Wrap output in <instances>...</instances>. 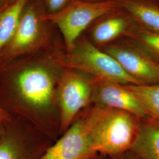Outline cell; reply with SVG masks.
I'll return each mask as SVG.
<instances>
[{
  "mask_svg": "<svg viewBox=\"0 0 159 159\" xmlns=\"http://www.w3.org/2000/svg\"><path fill=\"white\" fill-rule=\"evenodd\" d=\"M44 61H29L18 65L11 73L12 89L18 102L33 114L48 111L56 100L54 66Z\"/></svg>",
  "mask_w": 159,
  "mask_h": 159,
  "instance_id": "1",
  "label": "cell"
},
{
  "mask_svg": "<svg viewBox=\"0 0 159 159\" xmlns=\"http://www.w3.org/2000/svg\"><path fill=\"white\" fill-rule=\"evenodd\" d=\"M52 60L58 67L78 70L98 79L124 85L140 84L113 57L85 38L79 39L71 51L54 55Z\"/></svg>",
  "mask_w": 159,
  "mask_h": 159,
  "instance_id": "2",
  "label": "cell"
},
{
  "mask_svg": "<svg viewBox=\"0 0 159 159\" xmlns=\"http://www.w3.org/2000/svg\"><path fill=\"white\" fill-rule=\"evenodd\" d=\"M141 120L125 111L105 108L91 128L93 148L97 153L117 156L130 151Z\"/></svg>",
  "mask_w": 159,
  "mask_h": 159,
  "instance_id": "3",
  "label": "cell"
},
{
  "mask_svg": "<svg viewBox=\"0 0 159 159\" xmlns=\"http://www.w3.org/2000/svg\"><path fill=\"white\" fill-rule=\"evenodd\" d=\"M119 8L117 0H73L65 8L56 13H43V18L47 23H52L57 26L63 35L67 52H68L74 48L80 35L90 24Z\"/></svg>",
  "mask_w": 159,
  "mask_h": 159,
  "instance_id": "4",
  "label": "cell"
},
{
  "mask_svg": "<svg viewBox=\"0 0 159 159\" xmlns=\"http://www.w3.org/2000/svg\"><path fill=\"white\" fill-rule=\"evenodd\" d=\"M106 107L95 106L74 120L57 142L40 159H92L97 153L91 141L92 126Z\"/></svg>",
  "mask_w": 159,
  "mask_h": 159,
  "instance_id": "5",
  "label": "cell"
},
{
  "mask_svg": "<svg viewBox=\"0 0 159 159\" xmlns=\"http://www.w3.org/2000/svg\"><path fill=\"white\" fill-rule=\"evenodd\" d=\"M93 91V77L78 70L64 68L58 79L56 90L60 132L67 130L80 111L92 102Z\"/></svg>",
  "mask_w": 159,
  "mask_h": 159,
  "instance_id": "6",
  "label": "cell"
},
{
  "mask_svg": "<svg viewBox=\"0 0 159 159\" xmlns=\"http://www.w3.org/2000/svg\"><path fill=\"white\" fill-rule=\"evenodd\" d=\"M47 23L43 13L30 1L11 40L0 55L1 61L8 62L40 49L48 39Z\"/></svg>",
  "mask_w": 159,
  "mask_h": 159,
  "instance_id": "7",
  "label": "cell"
},
{
  "mask_svg": "<svg viewBox=\"0 0 159 159\" xmlns=\"http://www.w3.org/2000/svg\"><path fill=\"white\" fill-rule=\"evenodd\" d=\"M118 62L128 74L140 84L159 83V63L129 39L127 42L113 43L102 48Z\"/></svg>",
  "mask_w": 159,
  "mask_h": 159,
  "instance_id": "8",
  "label": "cell"
},
{
  "mask_svg": "<svg viewBox=\"0 0 159 159\" xmlns=\"http://www.w3.org/2000/svg\"><path fill=\"white\" fill-rule=\"evenodd\" d=\"M92 102L98 106L130 113L140 119L148 118L134 93L125 85L93 77Z\"/></svg>",
  "mask_w": 159,
  "mask_h": 159,
  "instance_id": "9",
  "label": "cell"
},
{
  "mask_svg": "<svg viewBox=\"0 0 159 159\" xmlns=\"http://www.w3.org/2000/svg\"><path fill=\"white\" fill-rule=\"evenodd\" d=\"M90 30L91 42L96 46H107L128 35L137 24L130 16L119 8L100 18Z\"/></svg>",
  "mask_w": 159,
  "mask_h": 159,
  "instance_id": "10",
  "label": "cell"
},
{
  "mask_svg": "<svg viewBox=\"0 0 159 159\" xmlns=\"http://www.w3.org/2000/svg\"><path fill=\"white\" fill-rule=\"evenodd\" d=\"M120 8L127 12L137 26L159 35V0H117Z\"/></svg>",
  "mask_w": 159,
  "mask_h": 159,
  "instance_id": "11",
  "label": "cell"
},
{
  "mask_svg": "<svg viewBox=\"0 0 159 159\" xmlns=\"http://www.w3.org/2000/svg\"><path fill=\"white\" fill-rule=\"evenodd\" d=\"M130 151L141 159H159V120L149 117L141 120Z\"/></svg>",
  "mask_w": 159,
  "mask_h": 159,
  "instance_id": "12",
  "label": "cell"
},
{
  "mask_svg": "<svg viewBox=\"0 0 159 159\" xmlns=\"http://www.w3.org/2000/svg\"><path fill=\"white\" fill-rule=\"evenodd\" d=\"M31 0H15L0 11V55L11 40L25 7Z\"/></svg>",
  "mask_w": 159,
  "mask_h": 159,
  "instance_id": "13",
  "label": "cell"
},
{
  "mask_svg": "<svg viewBox=\"0 0 159 159\" xmlns=\"http://www.w3.org/2000/svg\"><path fill=\"white\" fill-rule=\"evenodd\" d=\"M136 96L148 117L159 120V83L153 84H127Z\"/></svg>",
  "mask_w": 159,
  "mask_h": 159,
  "instance_id": "14",
  "label": "cell"
},
{
  "mask_svg": "<svg viewBox=\"0 0 159 159\" xmlns=\"http://www.w3.org/2000/svg\"><path fill=\"white\" fill-rule=\"evenodd\" d=\"M144 51L154 61L159 63V35L139 28L137 25L127 37Z\"/></svg>",
  "mask_w": 159,
  "mask_h": 159,
  "instance_id": "15",
  "label": "cell"
},
{
  "mask_svg": "<svg viewBox=\"0 0 159 159\" xmlns=\"http://www.w3.org/2000/svg\"><path fill=\"white\" fill-rule=\"evenodd\" d=\"M21 148L16 139L6 135L0 139V159H23Z\"/></svg>",
  "mask_w": 159,
  "mask_h": 159,
  "instance_id": "16",
  "label": "cell"
},
{
  "mask_svg": "<svg viewBox=\"0 0 159 159\" xmlns=\"http://www.w3.org/2000/svg\"><path fill=\"white\" fill-rule=\"evenodd\" d=\"M73 0H44L48 14H53L61 10Z\"/></svg>",
  "mask_w": 159,
  "mask_h": 159,
  "instance_id": "17",
  "label": "cell"
},
{
  "mask_svg": "<svg viewBox=\"0 0 159 159\" xmlns=\"http://www.w3.org/2000/svg\"><path fill=\"white\" fill-rule=\"evenodd\" d=\"M10 118L8 113L3 108L0 107V124L10 121Z\"/></svg>",
  "mask_w": 159,
  "mask_h": 159,
  "instance_id": "18",
  "label": "cell"
},
{
  "mask_svg": "<svg viewBox=\"0 0 159 159\" xmlns=\"http://www.w3.org/2000/svg\"><path fill=\"white\" fill-rule=\"evenodd\" d=\"M14 1L15 0H0V11L7 6L10 4Z\"/></svg>",
  "mask_w": 159,
  "mask_h": 159,
  "instance_id": "19",
  "label": "cell"
},
{
  "mask_svg": "<svg viewBox=\"0 0 159 159\" xmlns=\"http://www.w3.org/2000/svg\"><path fill=\"white\" fill-rule=\"evenodd\" d=\"M123 159H141L140 157H139L138 156H137L136 154L133 153V156H128L126 157Z\"/></svg>",
  "mask_w": 159,
  "mask_h": 159,
  "instance_id": "20",
  "label": "cell"
},
{
  "mask_svg": "<svg viewBox=\"0 0 159 159\" xmlns=\"http://www.w3.org/2000/svg\"><path fill=\"white\" fill-rule=\"evenodd\" d=\"M89 1H105V0H85Z\"/></svg>",
  "mask_w": 159,
  "mask_h": 159,
  "instance_id": "21",
  "label": "cell"
},
{
  "mask_svg": "<svg viewBox=\"0 0 159 159\" xmlns=\"http://www.w3.org/2000/svg\"><path fill=\"white\" fill-rule=\"evenodd\" d=\"M1 130L0 129V136H1Z\"/></svg>",
  "mask_w": 159,
  "mask_h": 159,
  "instance_id": "22",
  "label": "cell"
},
{
  "mask_svg": "<svg viewBox=\"0 0 159 159\" xmlns=\"http://www.w3.org/2000/svg\"></svg>",
  "mask_w": 159,
  "mask_h": 159,
  "instance_id": "23",
  "label": "cell"
}]
</instances>
